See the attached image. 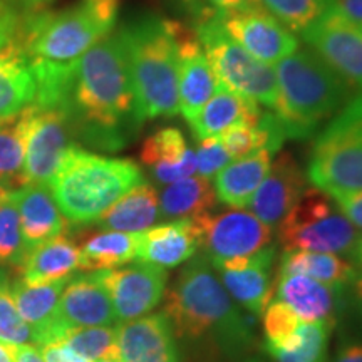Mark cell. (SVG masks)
I'll return each instance as SVG.
<instances>
[{"label":"cell","instance_id":"836d02e7","mask_svg":"<svg viewBox=\"0 0 362 362\" xmlns=\"http://www.w3.org/2000/svg\"><path fill=\"white\" fill-rule=\"evenodd\" d=\"M27 252L16 194L11 189H0V265L17 269Z\"/></svg>","mask_w":362,"mask_h":362},{"label":"cell","instance_id":"d6a6232c","mask_svg":"<svg viewBox=\"0 0 362 362\" xmlns=\"http://www.w3.org/2000/svg\"><path fill=\"white\" fill-rule=\"evenodd\" d=\"M27 111L0 119V188L24 187Z\"/></svg>","mask_w":362,"mask_h":362},{"label":"cell","instance_id":"8992f818","mask_svg":"<svg viewBox=\"0 0 362 362\" xmlns=\"http://www.w3.org/2000/svg\"><path fill=\"white\" fill-rule=\"evenodd\" d=\"M117 8V0H84L61 12H24L17 40L30 59L74 62L112 33Z\"/></svg>","mask_w":362,"mask_h":362},{"label":"cell","instance_id":"f5cc1de1","mask_svg":"<svg viewBox=\"0 0 362 362\" xmlns=\"http://www.w3.org/2000/svg\"><path fill=\"white\" fill-rule=\"evenodd\" d=\"M183 2H187L188 6H189V8H192L193 6H197V4H200L202 0H183Z\"/></svg>","mask_w":362,"mask_h":362},{"label":"cell","instance_id":"3957f363","mask_svg":"<svg viewBox=\"0 0 362 362\" xmlns=\"http://www.w3.org/2000/svg\"><path fill=\"white\" fill-rule=\"evenodd\" d=\"M178 27V21L143 13L117 29L128 54L139 124L180 112Z\"/></svg>","mask_w":362,"mask_h":362},{"label":"cell","instance_id":"7a4b0ae2","mask_svg":"<svg viewBox=\"0 0 362 362\" xmlns=\"http://www.w3.org/2000/svg\"><path fill=\"white\" fill-rule=\"evenodd\" d=\"M165 296V314L176 337L206 341L230 357L245 354L255 342L252 315L230 297L205 255L189 259Z\"/></svg>","mask_w":362,"mask_h":362},{"label":"cell","instance_id":"f546056e","mask_svg":"<svg viewBox=\"0 0 362 362\" xmlns=\"http://www.w3.org/2000/svg\"><path fill=\"white\" fill-rule=\"evenodd\" d=\"M141 233L101 230L81 242V267L88 272L111 270L136 260Z\"/></svg>","mask_w":362,"mask_h":362},{"label":"cell","instance_id":"44dd1931","mask_svg":"<svg viewBox=\"0 0 362 362\" xmlns=\"http://www.w3.org/2000/svg\"><path fill=\"white\" fill-rule=\"evenodd\" d=\"M202 245L200 226L194 218L168 221L141 232L136 260L173 269L197 255Z\"/></svg>","mask_w":362,"mask_h":362},{"label":"cell","instance_id":"4fadbf2b","mask_svg":"<svg viewBox=\"0 0 362 362\" xmlns=\"http://www.w3.org/2000/svg\"><path fill=\"white\" fill-rule=\"evenodd\" d=\"M96 274L110 293L117 322H129L156 309L168 284V272L146 262Z\"/></svg>","mask_w":362,"mask_h":362},{"label":"cell","instance_id":"d4e9b609","mask_svg":"<svg viewBox=\"0 0 362 362\" xmlns=\"http://www.w3.org/2000/svg\"><path fill=\"white\" fill-rule=\"evenodd\" d=\"M21 215V228L27 248L67 232V221L45 185H25L13 189Z\"/></svg>","mask_w":362,"mask_h":362},{"label":"cell","instance_id":"603a6c76","mask_svg":"<svg viewBox=\"0 0 362 362\" xmlns=\"http://www.w3.org/2000/svg\"><path fill=\"white\" fill-rule=\"evenodd\" d=\"M59 315L69 327H101L117 322L110 293L96 272L67 282L59 300Z\"/></svg>","mask_w":362,"mask_h":362},{"label":"cell","instance_id":"7402d4cb","mask_svg":"<svg viewBox=\"0 0 362 362\" xmlns=\"http://www.w3.org/2000/svg\"><path fill=\"white\" fill-rule=\"evenodd\" d=\"M139 160L158 185L175 183L197 171V155L188 146L181 129L166 126L144 139Z\"/></svg>","mask_w":362,"mask_h":362},{"label":"cell","instance_id":"52a82bcc","mask_svg":"<svg viewBox=\"0 0 362 362\" xmlns=\"http://www.w3.org/2000/svg\"><path fill=\"white\" fill-rule=\"evenodd\" d=\"M307 180L325 193L362 189V93H356L317 134Z\"/></svg>","mask_w":362,"mask_h":362},{"label":"cell","instance_id":"cb8c5ba5","mask_svg":"<svg viewBox=\"0 0 362 362\" xmlns=\"http://www.w3.org/2000/svg\"><path fill=\"white\" fill-rule=\"evenodd\" d=\"M16 270L19 275L17 280L25 285H44L71 279L76 270H83L79 245L67 233H61L30 248Z\"/></svg>","mask_w":362,"mask_h":362},{"label":"cell","instance_id":"c3c4849f","mask_svg":"<svg viewBox=\"0 0 362 362\" xmlns=\"http://www.w3.org/2000/svg\"><path fill=\"white\" fill-rule=\"evenodd\" d=\"M13 7L19 8L21 12H35L42 11V8L51 4L52 0H8Z\"/></svg>","mask_w":362,"mask_h":362},{"label":"cell","instance_id":"db71d44e","mask_svg":"<svg viewBox=\"0 0 362 362\" xmlns=\"http://www.w3.org/2000/svg\"><path fill=\"white\" fill-rule=\"evenodd\" d=\"M96 362H121V361H117V359H101V361H96Z\"/></svg>","mask_w":362,"mask_h":362},{"label":"cell","instance_id":"f907efd6","mask_svg":"<svg viewBox=\"0 0 362 362\" xmlns=\"http://www.w3.org/2000/svg\"><path fill=\"white\" fill-rule=\"evenodd\" d=\"M0 362H16V359H13V346L0 342Z\"/></svg>","mask_w":362,"mask_h":362},{"label":"cell","instance_id":"ab89813d","mask_svg":"<svg viewBox=\"0 0 362 362\" xmlns=\"http://www.w3.org/2000/svg\"><path fill=\"white\" fill-rule=\"evenodd\" d=\"M194 155H197L198 175L208 180L214 178L216 173H220L232 160L218 138L202 139Z\"/></svg>","mask_w":362,"mask_h":362},{"label":"cell","instance_id":"7bdbcfd3","mask_svg":"<svg viewBox=\"0 0 362 362\" xmlns=\"http://www.w3.org/2000/svg\"><path fill=\"white\" fill-rule=\"evenodd\" d=\"M330 12L359 29L362 27V0H330Z\"/></svg>","mask_w":362,"mask_h":362},{"label":"cell","instance_id":"11a10c76","mask_svg":"<svg viewBox=\"0 0 362 362\" xmlns=\"http://www.w3.org/2000/svg\"><path fill=\"white\" fill-rule=\"evenodd\" d=\"M243 362H264V361H260V359H247V361H243Z\"/></svg>","mask_w":362,"mask_h":362},{"label":"cell","instance_id":"5b68a950","mask_svg":"<svg viewBox=\"0 0 362 362\" xmlns=\"http://www.w3.org/2000/svg\"><path fill=\"white\" fill-rule=\"evenodd\" d=\"M143 181L134 161L96 155L76 144L62 156L47 187L67 221L88 225Z\"/></svg>","mask_w":362,"mask_h":362},{"label":"cell","instance_id":"7dc6e473","mask_svg":"<svg viewBox=\"0 0 362 362\" xmlns=\"http://www.w3.org/2000/svg\"><path fill=\"white\" fill-rule=\"evenodd\" d=\"M253 0H202V4L206 8H210L211 12L215 13H221V12H228L233 11V8L243 7L247 4H252Z\"/></svg>","mask_w":362,"mask_h":362},{"label":"cell","instance_id":"2e32d148","mask_svg":"<svg viewBox=\"0 0 362 362\" xmlns=\"http://www.w3.org/2000/svg\"><path fill=\"white\" fill-rule=\"evenodd\" d=\"M305 189L307 175L302 166L292 153H280L272 161L269 173L260 187L253 193L248 208L257 218L274 228L292 210Z\"/></svg>","mask_w":362,"mask_h":362},{"label":"cell","instance_id":"60d3db41","mask_svg":"<svg viewBox=\"0 0 362 362\" xmlns=\"http://www.w3.org/2000/svg\"><path fill=\"white\" fill-rule=\"evenodd\" d=\"M327 194L339 206V210L346 215V218L357 230H362V189H357V192H329Z\"/></svg>","mask_w":362,"mask_h":362},{"label":"cell","instance_id":"484cf974","mask_svg":"<svg viewBox=\"0 0 362 362\" xmlns=\"http://www.w3.org/2000/svg\"><path fill=\"white\" fill-rule=\"evenodd\" d=\"M262 112L264 111L259 104L240 96L218 83L210 101L188 124L194 138L202 141L206 138H216L232 126L257 124L260 121Z\"/></svg>","mask_w":362,"mask_h":362},{"label":"cell","instance_id":"9c48e42d","mask_svg":"<svg viewBox=\"0 0 362 362\" xmlns=\"http://www.w3.org/2000/svg\"><path fill=\"white\" fill-rule=\"evenodd\" d=\"M194 19V33L216 81L240 96L274 110L279 98L275 69L230 39L216 21L215 12L202 11Z\"/></svg>","mask_w":362,"mask_h":362},{"label":"cell","instance_id":"f6af8a7d","mask_svg":"<svg viewBox=\"0 0 362 362\" xmlns=\"http://www.w3.org/2000/svg\"><path fill=\"white\" fill-rule=\"evenodd\" d=\"M325 362H362V342L351 341L342 344L336 356Z\"/></svg>","mask_w":362,"mask_h":362},{"label":"cell","instance_id":"816d5d0a","mask_svg":"<svg viewBox=\"0 0 362 362\" xmlns=\"http://www.w3.org/2000/svg\"><path fill=\"white\" fill-rule=\"evenodd\" d=\"M354 257H356L357 262H359L361 267H362V238H361L359 245H357V250H356V253H354Z\"/></svg>","mask_w":362,"mask_h":362},{"label":"cell","instance_id":"e575fe53","mask_svg":"<svg viewBox=\"0 0 362 362\" xmlns=\"http://www.w3.org/2000/svg\"><path fill=\"white\" fill-rule=\"evenodd\" d=\"M56 344L69 347L86 361L96 362L101 359H117L116 327H71L64 337ZM119 361V359H117Z\"/></svg>","mask_w":362,"mask_h":362},{"label":"cell","instance_id":"6da1fadb","mask_svg":"<svg viewBox=\"0 0 362 362\" xmlns=\"http://www.w3.org/2000/svg\"><path fill=\"white\" fill-rule=\"evenodd\" d=\"M61 112L74 128L76 139L93 148L117 151L141 124L128 54L119 30L94 44L74 64Z\"/></svg>","mask_w":362,"mask_h":362},{"label":"cell","instance_id":"277c9868","mask_svg":"<svg viewBox=\"0 0 362 362\" xmlns=\"http://www.w3.org/2000/svg\"><path fill=\"white\" fill-rule=\"evenodd\" d=\"M275 76L279 98L272 111L287 138H310L356 94V89L309 47H298L279 61Z\"/></svg>","mask_w":362,"mask_h":362},{"label":"cell","instance_id":"9f6ffc18","mask_svg":"<svg viewBox=\"0 0 362 362\" xmlns=\"http://www.w3.org/2000/svg\"><path fill=\"white\" fill-rule=\"evenodd\" d=\"M361 30H362V27H361Z\"/></svg>","mask_w":362,"mask_h":362},{"label":"cell","instance_id":"e0dca14e","mask_svg":"<svg viewBox=\"0 0 362 362\" xmlns=\"http://www.w3.org/2000/svg\"><path fill=\"white\" fill-rule=\"evenodd\" d=\"M116 346L121 362H181L173 325L165 312L117 325Z\"/></svg>","mask_w":362,"mask_h":362},{"label":"cell","instance_id":"6f0895ef","mask_svg":"<svg viewBox=\"0 0 362 362\" xmlns=\"http://www.w3.org/2000/svg\"><path fill=\"white\" fill-rule=\"evenodd\" d=\"M0 189H4V188H0Z\"/></svg>","mask_w":362,"mask_h":362},{"label":"cell","instance_id":"ffe728a7","mask_svg":"<svg viewBox=\"0 0 362 362\" xmlns=\"http://www.w3.org/2000/svg\"><path fill=\"white\" fill-rule=\"evenodd\" d=\"M71 279L44 285H25L21 280L12 282L17 310L22 320L30 327L35 346L42 347L47 344H56L71 329L59 315V300Z\"/></svg>","mask_w":362,"mask_h":362},{"label":"cell","instance_id":"30bf717a","mask_svg":"<svg viewBox=\"0 0 362 362\" xmlns=\"http://www.w3.org/2000/svg\"><path fill=\"white\" fill-rule=\"evenodd\" d=\"M27 111L24 187L52 180L66 151L78 144L74 128L64 112L29 104Z\"/></svg>","mask_w":362,"mask_h":362},{"label":"cell","instance_id":"bcb514c9","mask_svg":"<svg viewBox=\"0 0 362 362\" xmlns=\"http://www.w3.org/2000/svg\"><path fill=\"white\" fill-rule=\"evenodd\" d=\"M13 359L16 362H45L42 354H40L39 346H35V344L13 346Z\"/></svg>","mask_w":362,"mask_h":362},{"label":"cell","instance_id":"4316f807","mask_svg":"<svg viewBox=\"0 0 362 362\" xmlns=\"http://www.w3.org/2000/svg\"><path fill=\"white\" fill-rule=\"evenodd\" d=\"M35 98V78L29 54L19 40L0 47V119L19 115Z\"/></svg>","mask_w":362,"mask_h":362},{"label":"cell","instance_id":"f35d334b","mask_svg":"<svg viewBox=\"0 0 362 362\" xmlns=\"http://www.w3.org/2000/svg\"><path fill=\"white\" fill-rule=\"evenodd\" d=\"M0 342L8 346L34 344L30 327L17 310L11 279L4 270H0Z\"/></svg>","mask_w":362,"mask_h":362},{"label":"cell","instance_id":"ba28073f","mask_svg":"<svg viewBox=\"0 0 362 362\" xmlns=\"http://www.w3.org/2000/svg\"><path fill=\"white\" fill-rule=\"evenodd\" d=\"M279 226L284 252L302 250L354 257L362 233L320 188H307Z\"/></svg>","mask_w":362,"mask_h":362},{"label":"cell","instance_id":"7c38bea8","mask_svg":"<svg viewBox=\"0 0 362 362\" xmlns=\"http://www.w3.org/2000/svg\"><path fill=\"white\" fill-rule=\"evenodd\" d=\"M200 226L203 255L211 265L218 262L248 257L272 243V226L252 211L233 210L206 214L194 218Z\"/></svg>","mask_w":362,"mask_h":362},{"label":"cell","instance_id":"d6986e66","mask_svg":"<svg viewBox=\"0 0 362 362\" xmlns=\"http://www.w3.org/2000/svg\"><path fill=\"white\" fill-rule=\"evenodd\" d=\"M277 300L296 312L302 322L337 324L346 302V287L322 284L307 275H277Z\"/></svg>","mask_w":362,"mask_h":362},{"label":"cell","instance_id":"1f68e13d","mask_svg":"<svg viewBox=\"0 0 362 362\" xmlns=\"http://www.w3.org/2000/svg\"><path fill=\"white\" fill-rule=\"evenodd\" d=\"M282 274H300L319 280L322 284L347 287L357 279L354 265L336 253H317L288 250L284 252L279 265V275Z\"/></svg>","mask_w":362,"mask_h":362},{"label":"cell","instance_id":"f1b7e54d","mask_svg":"<svg viewBox=\"0 0 362 362\" xmlns=\"http://www.w3.org/2000/svg\"><path fill=\"white\" fill-rule=\"evenodd\" d=\"M160 216V194L155 187L143 181L107 208L96 225L101 230L141 233L151 228Z\"/></svg>","mask_w":362,"mask_h":362},{"label":"cell","instance_id":"ee69618b","mask_svg":"<svg viewBox=\"0 0 362 362\" xmlns=\"http://www.w3.org/2000/svg\"><path fill=\"white\" fill-rule=\"evenodd\" d=\"M40 354H42L45 362H89L84 357L76 354L69 347L62 346V344H47V346L40 347Z\"/></svg>","mask_w":362,"mask_h":362},{"label":"cell","instance_id":"681fc988","mask_svg":"<svg viewBox=\"0 0 362 362\" xmlns=\"http://www.w3.org/2000/svg\"><path fill=\"white\" fill-rule=\"evenodd\" d=\"M351 285H352V302H354L356 312L359 314L362 320V277L357 275V279Z\"/></svg>","mask_w":362,"mask_h":362},{"label":"cell","instance_id":"83f0119b","mask_svg":"<svg viewBox=\"0 0 362 362\" xmlns=\"http://www.w3.org/2000/svg\"><path fill=\"white\" fill-rule=\"evenodd\" d=\"M272 153L269 149H257L250 155L238 158L214 176L216 200L230 208H245L253 193L269 173Z\"/></svg>","mask_w":362,"mask_h":362},{"label":"cell","instance_id":"ac0fdd59","mask_svg":"<svg viewBox=\"0 0 362 362\" xmlns=\"http://www.w3.org/2000/svg\"><path fill=\"white\" fill-rule=\"evenodd\" d=\"M178 106L185 121L189 123L214 96L218 81L194 29L181 22L178 27Z\"/></svg>","mask_w":362,"mask_h":362},{"label":"cell","instance_id":"d590c367","mask_svg":"<svg viewBox=\"0 0 362 362\" xmlns=\"http://www.w3.org/2000/svg\"><path fill=\"white\" fill-rule=\"evenodd\" d=\"M292 33L302 34L330 11V0H253Z\"/></svg>","mask_w":362,"mask_h":362},{"label":"cell","instance_id":"b9f144b4","mask_svg":"<svg viewBox=\"0 0 362 362\" xmlns=\"http://www.w3.org/2000/svg\"><path fill=\"white\" fill-rule=\"evenodd\" d=\"M22 13L8 0H0V47L17 39L19 34Z\"/></svg>","mask_w":362,"mask_h":362},{"label":"cell","instance_id":"4dcf8cb0","mask_svg":"<svg viewBox=\"0 0 362 362\" xmlns=\"http://www.w3.org/2000/svg\"><path fill=\"white\" fill-rule=\"evenodd\" d=\"M214 185L203 176H188L166 185L160 193V211L171 220L198 218L211 214L216 206Z\"/></svg>","mask_w":362,"mask_h":362},{"label":"cell","instance_id":"74e56055","mask_svg":"<svg viewBox=\"0 0 362 362\" xmlns=\"http://www.w3.org/2000/svg\"><path fill=\"white\" fill-rule=\"evenodd\" d=\"M329 322H302L300 341L291 351L267 352L274 362H325L330 332Z\"/></svg>","mask_w":362,"mask_h":362},{"label":"cell","instance_id":"8d00e7d4","mask_svg":"<svg viewBox=\"0 0 362 362\" xmlns=\"http://www.w3.org/2000/svg\"><path fill=\"white\" fill-rule=\"evenodd\" d=\"M300 325L296 312L284 302H270L264 312V334L265 351H291L300 341Z\"/></svg>","mask_w":362,"mask_h":362},{"label":"cell","instance_id":"9a60e30c","mask_svg":"<svg viewBox=\"0 0 362 362\" xmlns=\"http://www.w3.org/2000/svg\"><path fill=\"white\" fill-rule=\"evenodd\" d=\"M274 247L248 257H237L218 264H214L216 274H220L221 284L237 304L252 317H262L274 298Z\"/></svg>","mask_w":362,"mask_h":362},{"label":"cell","instance_id":"8fae6325","mask_svg":"<svg viewBox=\"0 0 362 362\" xmlns=\"http://www.w3.org/2000/svg\"><path fill=\"white\" fill-rule=\"evenodd\" d=\"M215 17L230 39L264 64H277L300 47L292 30L253 2Z\"/></svg>","mask_w":362,"mask_h":362},{"label":"cell","instance_id":"5bb4252c","mask_svg":"<svg viewBox=\"0 0 362 362\" xmlns=\"http://www.w3.org/2000/svg\"><path fill=\"white\" fill-rule=\"evenodd\" d=\"M302 39L351 88L362 93V30L359 27L329 11L302 33Z\"/></svg>","mask_w":362,"mask_h":362}]
</instances>
